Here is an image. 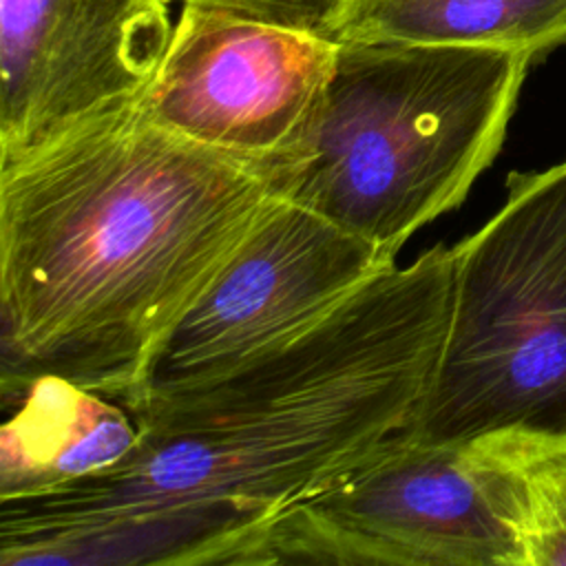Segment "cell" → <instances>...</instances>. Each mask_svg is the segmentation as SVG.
<instances>
[{
	"instance_id": "obj_1",
	"label": "cell",
	"mask_w": 566,
	"mask_h": 566,
	"mask_svg": "<svg viewBox=\"0 0 566 566\" xmlns=\"http://www.w3.org/2000/svg\"><path fill=\"white\" fill-rule=\"evenodd\" d=\"M442 243L385 265L292 343L130 409L137 442L0 497V566H230L285 511L409 440L453 301Z\"/></svg>"
},
{
	"instance_id": "obj_2",
	"label": "cell",
	"mask_w": 566,
	"mask_h": 566,
	"mask_svg": "<svg viewBox=\"0 0 566 566\" xmlns=\"http://www.w3.org/2000/svg\"><path fill=\"white\" fill-rule=\"evenodd\" d=\"M274 195L139 102L0 159L2 380L60 376L124 407Z\"/></svg>"
},
{
	"instance_id": "obj_3",
	"label": "cell",
	"mask_w": 566,
	"mask_h": 566,
	"mask_svg": "<svg viewBox=\"0 0 566 566\" xmlns=\"http://www.w3.org/2000/svg\"><path fill=\"white\" fill-rule=\"evenodd\" d=\"M531 62L495 46L338 42L305 137L263 166L272 195L396 261L491 166Z\"/></svg>"
},
{
	"instance_id": "obj_4",
	"label": "cell",
	"mask_w": 566,
	"mask_h": 566,
	"mask_svg": "<svg viewBox=\"0 0 566 566\" xmlns=\"http://www.w3.org/2000/svg\"><path fill=\"white\" fill-rule=\"evenodd\" d=\"M453 256L449 327L411 438L566 431V159L513 170Z\"/></svg>"
},
{
	"instance_id": "obj_5",
	"label": "cell",
	"mask_w": 566,
	"mask_h": 566,
	"mask_svg": "<svg viewBox=\"0 0 566 566\" xmlns=\"http://www.w3.org/2000/svg\"><path fill=\"white\" fill-rule=\"evenodd\" d=\"M515 427L402 440L254 533L230 566H522Z\"/></svg>"
},
{
	"instance_id": "obj_6",
	"label": "cell",
	"mask_w": 566,
	"mask_h": 566,
	"mask_svg": "<svg viewBox=\"0 0 566 566\" xmlns=\"http://www.w3.org/2000/svg\"><path fill=\"white\" fill-rule=\"evenodd\" d=\"M391 263L329 219L274 197L168 332L130 409L292 343Z\"/></svg>"
},
{
	"instance_id": "obj_7",
	"label": "cell",
	"mask_w": 566,
	"mask_h": 566,
	"mask_svg": "<svg viewBox=\"0 0 566 566\" xmlns=\"http://www.w3.org/2000/svg\"><path fill=\"white\" fill-rule=\"evenodd\" d=\"M336 53L338 42L314 31L181 4L137 102L168 133L263 170L305 137Z\"/></svg>"
},
{
	"instance_id": "obj_8",
	"label": "cell",
	"mask_w": 566,
	"mask_h": 566,
	"mask_svg": "<svg viewBox=\"0 0 566 566\" xmlns=\"http://www.w3.org/2000/svg\"><path fill=\"white\" fill-rule=\"evenodd\" d=\"M170 33L166 0H0V159L139 99Z\"/></svg>"
},
{
	"instance_id": "obj_9",
	"label": "cell",
	"mask_w": 566,
	"mask_h": 566,
	"mask_svg": "<svg viewBox=\"0 0 566 566\" xmlns=\"http://www.w3.org/2000/svg\"><path fill=\"white\" fill-rule=\"evenodd\" d=\"M15 409L0 431V497L99 471L137 442L128 407L60 376L2 380Z\"/></svg>"
},
{
	"instance_id": "obj_10",
	"label": "cell",
	"mask_w": 566,
	"mask_h": 566,
	"mask_svg": "<svg viewBox=\"0 0 566 566\" xmlns=\"http://www.w3.org/2000/svg\"><path fill=\"white\" fill-rule=\"evenodd\" d=\"M329 38L495 46L537 60L566 42V0H349Z\"/></svg>"
},
{
	"instance_id": "obj_11",
	"label": "cell",
	"mask_w": 566,
	"mask_h": 566,
	"mask_svg": "<svg viewBox=\"0 0 566 566\" xmlns=\"http://www.w3.org/2000/svg\"><path fill=\"white\" fill-rule=\"evenodd\" d=\"M515 429L522 566H566V431Z\"/></svg>"
},
{
	"instance_id": "obj_12",
	"label": "cell",
	"mask_w": 566,
	"mask_h": 566,
	"mask_svg": "<svg viewBox=\"0 0 566 566\" xmlns=\"http://www.w3.org/2000/svg\"><path fill=\"white\" fill-rule=\"evenodd\" d=\"M237 11L281 27L314 31L329 38V31L349 0H166Z\"/></svg>"
}]
</instances>
